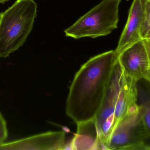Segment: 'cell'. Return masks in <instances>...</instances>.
<instances>
[{
  "label": "cell",
  "instance_id": "cell-10",
  "mask_svg": "<svg viewBox=\"0 0 150 150\" xmlns=\"http://www.w3.org/2000/svg\"><path fill=\"white\" fill-rule=\"evenodd\" d=\"M138 103L142 119L148 135L147 150H150V89L138 83Z\"/></svg>",
  "mask_w": 150,
  "mask_h": 150
},
{
  "label": "cell",
  "instance_id": "cell-7",
  "mask_svg": "<svg viewBox=\"0 0 150 150\" xmlns=\"http://www.w3.org/2000/svg\"><path fill=\"white\" fill-rule=\"evenodd\" d=\"M66 134L63 131H49L20 140L0 144V150L65 149Z\"/></svg>",
  "mask_w": 150,
  "mask_h": 150
},
{
  "label": "cell",
  "instance_id": "cell-2",
  "mask_svg": "<svg viewBox=\"0 0 150 150\" xmlns=\"http://www.w3.org/2000/svg\"><path fill=\"white\" fill-rule=\"evenodd\" d=\"M37 14L34 0H17L0 13V58L8 57L23 45L32 30Z\"/></svg>",
  "mask_w": 150,
  "mask_h": 150
},
{
  "label": "cell",
  "instance_id": "cell-13",
  "mask_svg": "<svg viewBox=\"0 0 150 150\" xmlns=\"http://www.w3.org/2000/svg\"><path fill=\"white\" fill-rule=\"evenodd\" d=\"M147 49V53H148V56H149V60L150 64V38L146 39L143 40Z\"/></svg>",
  "mask_w": 150,
  "mask_h": 150
},
{
  "label": "cell",
  "instance_id": "cell-14",
  "mask_svg": "<svg viewBox=\"0 0 150 150\" xmlns=\"http://www.w3.org/2000/svg\"><path fill=\"white\" fill-rule=\"evenodd\" d=\"M9 0H0V4L3 3L5 2L8 1Z\"/></svg>",
  "mask_w": 150,
  "mask_h": 150
},
{
  "label": "cell",
  "instance_id": "cell-15",
  "mask_svg": "<svg viewBox=\"0 0 150 150\" xmlns=\"http://www.w3.org/2000/svg\"><path fill=\"white\" fill-rule=\"evenodd\" d=\"M149 85L150 87V84H149Z\"/></svg>",
  "mask_w": 150,
  "mask_h": 150
},
{
  "label": "cell",
  "instance_id": "cell-6",
  "mask_svg": "<svg viewBox=\"0 0 150 150\" xmlns=\"http://www.w3.org/2000/svg\"><path fill=\"white\" fill-rule=\"evenodd\" d=\"M118 60L124 73L140 82L150 84V64L143 39L129 47L118 55Z\"/></svg>",
  "mask_w": 150,
  "mask_h": 150
},
{
  "label": "cell",
  "instance_id": "cell-12",
  "mask_svg": "<svg viewBox=\"0 0 150 150\" xmlns=\"http://www.w3.org/2000/svg\"><path fill=\"white\" fill-rule=\"evenodd\" d=\"M8 137V129L6 121L0 113V144L3 143Z\"/></svg>",
  "mask_w": 150,
  "mask_h": 150
},
{
  "label": "cell",
  "instance_id": "cell-11",
  "mask_svg": "<svg viewBox=\"0 0 150 150\" xmlns=\"http://www.w3.org/2000/svg\"><path fill=\"white\" fill-rule=\"evenodd\" d=\"M142 39L150 38V0H144V13L141 29Z\"/></svg>",
  "mask_w": 150,
  "mask_h": 150
},
{
  "label": "cell",
  "instance_id": "cell-9",
  "mask_svg": "<svg viewBox=\"0 0 150 150\" xmlns=\"http://www.w3.org/2000/svg\"><path fill=\"white\" fill-rule=\"evenodd\" d=\"M76 124L77 130L71 142V149H102L94 119Z\"/></svg>",
  "mask_w": 150,
  "mask_h": 150
},
{
  "label": "cell",
  "instance_id": "cell-4",
  "mask_svg": "<svg viewBox=\"0 0 150 150\" xmlns=\"http://www.w3.org/2000/svg\"><path fill=\"white\" fill-rule=\"evenodd\" d=\"M148 135L140 107L122 119L112 131L107 150H147Z\"/></svg>",
  "mask_w": 150,
  "mask_h": 150
},
{
  "label": "cell",
  "instance_id": "cell-8",
  "mask_svg": "<svg viewBox=\"0 0 150 150\" xmlns=\"http://www.w3.org/2000/svg\"><path fill=\"white\" fill-rule=\"evenodd\" d=\"M144 13V0H134L128 17L115 50L118 55L125 49L142 40L141 29Z\"/></svg>",
  "mask_w": 150,
  "mask_h": 150
},
{
  "label": "cell",
  "instance_id": "cell-3",
  "mask_svg": "<svg viewBox=\"0 0 150 150\" xmlns=\"http://www.w3.org/2000/svg\"><path fill=\"white\" fill-rule=\"evenodd\" d=\"M121 0H102L70 27L66 36L77 39L107 36L118 27Z\"/></svg>",
  "mask_w": 150,
  "mask_h": 150
},
{
  "label": "cell",
  "instance_id": "cell-1",
  "mask_svg": "<svg viewBox=\"0 0 150 150\" xmlns=\"http://www.w3.org/2000/svg\"><path fill=\"white\" fill-rule=\"evenodd\" d=\"M118 58L115 50L102 53L90 58L76 73L66 105V114L75 123L96 117Z\"/></svg>",
  "mask_w": 150,
  "mask_h": 150
},
{
  "label": "cell",
  "instance_id": "cell-5",
  "mask_svg": "<svg viewBox=\"0 0 150 150\" xmlns=\"http://www.w3.org/2000/svg\"><path fill=\"white\" fill-rule=\"evenodd\" d=\"M122 69L118 60L112 70L102 105L94 118L102 149H106L115 127V114L118 102Z\"/></svg>",
  "mask_w": 150,
  "mask_h": 150
}]
</instances>
